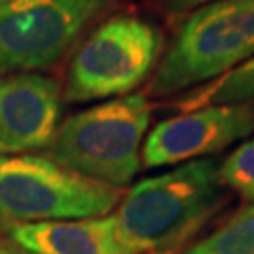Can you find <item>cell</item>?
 I'll list each match as a JSON object with an SVG mask.
<instances>
[{
    "instance_id": "cell-1",
    "label": "cell",
    "mask_w": 254,
    "mask_h": 254,
    "mask_svg": "<svg viewBox=\"0 0 254 254\" xmlns=\"http://www.w3.org/2000/svg\"><path fill=\"white\" fill-rule=\"evenodd\" d=\"M218 168L217 158L190 160L127 192L115 218L134 254H177L217 215L226 201Z\"/></svg>"
},
{
    "instance_id": "cell-2",
    "label": "cell",
    "mask_w": 254,
    "mask_h": 254,
    "mask_svg": "<svg viewBox=\"0 0 254 254\" xmlns=\"http://www.w3.org/2000/svg\"><path fill=\"white\" fill-rule=\"evenodd\" d=\"M254 57V0H213L181 21L151 83V96H172L213 81Z\"/></svg>"
},
{
    "instance_id": "cell-3",
    "label": "cell",
    "mask_w": 254,
    "mask_h": 254,
    "mask_svg": "<svg viewBox=\"0 0 254 254\" xmlns=\"http://www.w3.org/2000/svg\"><path fill=\"white\" fill-rule=\"evenodd\" d=\"M149 123L145 92L113 98L66 119L47 147V156L89 179L125 189L139 172Z\"/></svg>"
},
{
    "instance_id": "cell-4",
    "label": "cell",
    "mask_w": 254,
    "mask_h": 254,
    "mask_svg": "<svg viewBox=\"0 0 254 254\" xmlns=\"http://www.w3.org/2000/svg\"><path fill=\"white\" fill-rule=\"evenodd\" d=\"M123 192L40 154L0 153V230L17 224L106 217Z\"/></svg>"
},
{
    "instance_id": "cell-5",
    "label": "cell",
    "mask_w": 254,
    "mask_h": 254,
    "mask_svg": "<svg viewBox=\"0 0 254 254\" xmlns=\"http://www.w3.org/2000/svg\"><path fill=\"white\" fill-rule=\"evenodd\" d=\"M160 53L162 34L147 19H108L73 53L64 100L92 102L134 91L154 70Z\"/></svg>"
},
{
    "instance_id": "cell-6",
    "label": "cell",
    "mask_w": 254,
    "mask_h": 254,
    "mask_svg": "<svg viewBox=\"0 0 254 254\" xmlns=\"http://www.w3.org/2000/svg\"><path fill=\"white\" fill-rule=\"evenodd\" d=\"M109 4L111 0H0V77L57 64Z\"/></svg>"
},
{
    "instance_id": "cell-7",
    "label": "cell",
    "mask_w": 254,
    "mask_h": 254,
    "mask_svg": "<svg viewBox=\"0 0 254 254\" xmlns=\"http://www.w3.org/2000/svg\"><path fill=\"white\" fill-rule=\"evenodd\" d=\"M254 132V102L222 104L166 119L149 132L141 147L145 168L207 158Z\"/></svg>"
},
{
    "instance_id": "cell-8",
    "label": "cell",
    "mask_w": 254,
    "mask_h": 254,
    "mask_svg": "<svg viewBox=\"0 0 254 254\" xmlns=\"http://www.w3.org/2000/svg\"><path fill=\"white\" fill-rule=\"evenodd\" d=\"M63 113L61 83L42 73L0 77V153L47 149Z\"/></svg>"
},
{
    "instance_id": "cell-9",
    "label": "cell",
    "mask_w": 254,
    "mask_h": 254,
    "mask_svg": "<svg viewBox=\"0 0 254 254\" xmlns=\"http://www.w3.org/2000/svg\"><path fill=\"white\" fill-rule=\"evenodd\" d=\"M4 234L32 254H134L119 232L115 215L17 224Z\"/></svg>"
},
{
    "instance_id": "cell-10",
    "label": "cell",
    "mask_w": 254,
    "mask_h": 254,
    "mask_svg": "<svg viewBox=\"0 0 254 254\" xmlns=\"http://www.w3.org/2000/svg\"><path fill=\"white\" fill-rule=\"evenodd\" d=\"M247 102H254V57L224 75L209 81L207 85L183 94L181 98L172 102V108L187 113L207 106L247 104Z\"/></svg>"
},
{
    "instance_id": "cell-11",
    "label": "cell",
    "mask_w": 254,
    "mask_h": 254,
    "mask_svg": "<svg viewBox=\"0 0 254 254\" xmlns=\"http://www.w3.org/2000/svg\"><path fill=\"white\" fill-rule=\"evenodd\" d=\"M181 254H254V203Z\"/></svg>"
},
{
    "instance_id": "cell-12",
    "label": "cell",
    "mask_w": 254,
    "mask_h": 254,
    "mask_svg": "<svg viewBox=\"0 0 254 254\" xmlns=\"http://www.w3.org/2000/svg\"><path fill=\"white\" fill-rule=\"evenodd\" d=\"M220 181L247 200H254V137L237 147L218 168Z\"/></svg>"
},
{
    "instance_id": "cell-13",
    "label": "cell",
    "mask_w": 254,
    "mask_h": 254,
    "mask_svg": "<svg viewBox=\"0 0 254 254\" xmlns=\"http://www.w3.org/2000/svg\"><path fill=\"white\" fill-rule=\"evenodd\" d=\"M207 2H213V0H166V11L170 15H183Z\"/></svg>"
},
{
    "instance_id": "cell-14",
    "label": "cell",
    "mask_w": 254,
    "mask_h": 254,
    "mask_svg": "<svg viewBox=\"0 0 254 254\" xmlns=\"http://www.w3.org/2000/svg\"><path fill=\"white\" fill-rule=\"evenodd\" d=\"M0 254H32V253L21 249V247H17L15 243H11L6 237H0Z\"/></svg>"
}]
</instances>
